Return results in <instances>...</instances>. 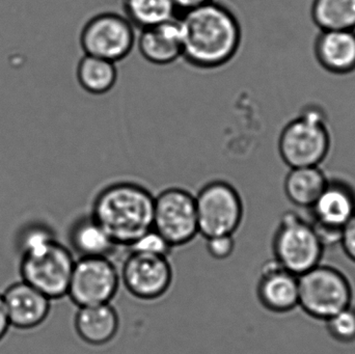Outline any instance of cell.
<instances>
[{
  "mask_svg": "<svg viewBox=\"0 0 355 354\" xmlns=\"http://www.w3.org/2000/svg\"><path fill=\"white\" fill-rule=\"evenodd\" d=\"M179 20L183 39L182 58L192 68H223L239 52L241 24L227 6L212 0L183 12Z\"/></svg>",
  "mask_w": 355,
  "mask_h": 354,
  "instance_id": "1",
  "label": "cell"
},
{
  "mask_svg": "<svg viewBox=\"0 0 355 354\" xmlns=\"http://www.w3.org/2000/svg\"><path fill=\"white\" fill-rule=\"evenodd\" d=\"M155 195L135 181H116L94 197L89 213L119 247H128L153 228Z\"/></svg>",
  "mask_w": 355,
  "mask_h": 354,
  "instance_id": "2",
  "label": "cell"
},
{
  "mask_svg": "<svg viewBox=\"0 0 355 354\" xmlns=\"http://www.w3.org/2000/svg\"><path fill=\"white\" fill-rule=\"evenodd\" d=\"M333 145L327 110L316 103L302 106L297 116L282 129L277 141L279 156L290 168L321 166Z\"/></svg>",
  "mask_w": 355,
  "mask_h": 354,
  "instance_id": "3",
  "label": "cell"
},
{
  "mask_svg": "<svg viewBox=\"0 0 355 354\" xmlns=\"http://www.w3.org/2000/svg\"><path fill=\"white\" fill-rule=\"evenodd\" d=\"M325 247L311 220L293 211L282 215L272 238L273 260L282 267L302 276L321 264Z\"/></svg>",
  "mask_w": 355,
  "mask_h": 354,
  "instance_id": "4",
  "label": "cell"
},
{
  "mask_svg": "<svg viewBox=\"0 0 355 354\" xmlns=\"http://www.w3.org/2000/svg\"><path fill=\"white\" fill-rule=\"evenodd\" d=\"M75 262L72 251L52 238L23 249L20 274L22 281L54 301L68 294Z\"/></svg>",
  "mask_w": 355,
  "mask_h": 354,
  "instance_id": "5",
  "label": "cell"
},
{
  "mask_svg": "<svg viewBox=\"0 0 355 354\" xmlns=\"http://www.w3.org/2000/svg\"><path fill=\"white\" fill-rule=\"evenodd\" d=\"M298 307L313 319L325 320L354 305L349 278L335 266L319 264L298 276Z\"/></svg>",
  "mask_w": 355,
  "mask_h": 354,
  "instance_id": "6",
  "label": "cell"
},
{
  "mask_svg": "<svg viewBox=\"0 0 355 354\" xmlns=\"http://www.w3.org/2000/svg\"><path fill=\"white\" fill-rule=\"evenodd\" d=\"M198 233L205 239L234 236L244 220V203L234 185L225 180L206 183L196 195Z\"/></svg>",
  "mask_w": 355,
  "mask_h": 354,
  "instance_id": "7",
  "label": "cell"
},
{
  "mask_svg": "<svg viewBox=\"0 0 355 354\" xmlns=\"http://www.w3.org/2000/svg\"><path fill=\"white\" fill-rule=\"evenodd\" d=\"M135 29L124 15L100 12L83 25L79 43L87 55L116 64L128 57L137 45Z\"/></svg>",
  "mask_w": 355,
  "mask_h": 354,
  "instance_id": "8",
  "label": "cell"
},
{
  "mask_svg": "<svg viewBox=\"0 0 355 354\" xmlns=\"http://www.w3.org/2000/svg\"><path fill=\"white\" fill-rule=\"evenodd\" d=\"M153 229L173 247L192 242L200 235L196 195L181 187L160 191L154 199Z\"/></svg>",
  "mask_w": 355,
  "mask_h": 354,
  "instance_id": "9",
  "label": "cell"
},
{
  "mask_svg": "<svg viewBox=\"0 0 355 354\" xmlns=\"http://www.w3.org/2000/svg\"><path fill=\"white\" fill-rule=\"evenodd\" d=\"M121 287L120 270L110 258H78L67 297L77 308L112 303Z\"/></svg>",
  "mask_w": 355,
  "mask_h": 354,
  "instance_id": "10",
  "label": "cell"
},
{
  "mask_svg": "<svg viewBox=\"0 0 355 354\" xmlns=\"http://www.w3.org/2000/svg\"><path fill=\"white\" fill-rule=\"evenodd\" d=\"M121 285L127 292L146 303L159 301L174 283V269L168 257L132 253L120 269Z\"/></svg>",
  "mask_w": 355,
  "mask_h": 354,
  "instance_id": "11",
  "label": "cell"
},
{
  "mask_svg": "<svg viewBox=\"0 0 355 354\" xmlns=\"http://www.w3.org/2000/svg\"><path fill=\"white\" fill-rule=\"evenodd\" d=\"M311 222L325 245L339 243L340 235L355 215V188L344 179L329 178L324 191L310 208Z\"/></svg>",
  "mask_w": 355,
  "mask_h": 354,
  "instance_id": "12",
  "label": "cell"
},
{
  "mask_svg": "<svg viewBox=\"0 0 355 354\" xmlns=\"http://www.w3.org/2000/svg\"><path fill=\"white\" fill-rule=\"evenodd\" d=\"M256 293L259 303L266 311L273 314L290 313L298 307V276L270 260L261 268Z\"/></svg>",
  "mask_w": 355,
  "mask_h": 354,
  "instance_id": "13",
  "label": "cell"
},
{
  "mask_svg": "<svg viewBox=\"0 0 355 354\" xmlns=\"http://www.w3.org/2000/svg\"><path fill=\"white\" fill-rule=\"evenodd\" d=\"M2 297L10 326L19 330L37 328L49 315L51 301L24 281L8 287Z\"/></svg>",
  "mask_w": 355,
  "mask_h": 354,
  "instance_id": "14",
  "label": "cell"
},
{
  "mask_svg": "<svg viewBox=\"0 0 355 354\" xmlns=\"http://www.w3.org/2000/svg\"><path fill=\"white\" fill-rule=\"evenodd\" d=\"M137 49L146 62L154 66H170L182 58L183 39L179 17L139 30Z\"/></svg>",
  "mask_w": 355,
  "mask_h": 354,
  "instance_id": "15",
  "label": "cell"
},
{
  "mask_svg": "<svg viewBox=\"0 0 355 354\" xmlns=\"http://www.w3.org/2000/svg\"><path fill=\"white\" fill-rule=\"evenodd\" d=\"M319 66L329 74L347 76L355 72V30H319L314 42Z\"/></svg>",
  "mask_w": 355,
  "mask_h": 354,
  "instance_id": "16",
  "label": "cell"
},
{
  "mask_svg": "<svg viewBox=\"0 0 355 354\" xmlns=\"http://www.w3.org/2000/svg\"><path fill=\"white\" fill-rule=\"evenodd\" d=\"M120 326V316L112 303L78 308L75 315V332L89 346L112 343L118 336Z\"/></svg>",
  "mask_w": 355,
  "mask_h": 354,
  "instance_id": "17",
  "label": "cell"
},
{
  "mask_svg": "<svg viewBox=\"0 0 355 354\" xmlns=\"http://www.w3.org/2000/svg\"><path fill=\"white\" fill-rule=\"evenodd\" d=\"M69 242L78 258H110L120 247L91 213L73 222Z\"/></svg>",
  "mask_w": 355,
  "mask_h": 354,
  "instance_id": "18",
  "label": "cell"
},
{
  "mask_svg": "<svg viewBox=\"0 0 355 354\" xmlns=\"http://www.w3.org/2000/svg\"><path fill=\"white\" fill-rule=\"evenodd\" d=\"M329 177L321 166L290 168L284 180V191L290 203L310 209L329 183Z\"/></svg>",
  "mask_w": 355,
  "mask_h": 354,
  "instance_id": "19",
  "label": "cell"
},
{
  "mask_svg": "<svg viewBox=\"0 0 355 354\" xmlns=\"http://www.w3.org/2000/svg\"><path fill=\"white\" fill-rule=\"evenodd\" d=\"M76 78L81 89L87 93L105 95L114 89L118 81L116 64L85 54L77 64Z\"/></svg>",
  "mask_w": 355,
  "mask_h": 354,
  "instance_id": "20",
  "label": "cell"
},
{
  "mask_svg": "<svg viewBox=\"0 0 355 354\" xmlns=\"http://www.w3.org/2000/svg\"><path fill=\"white\" fill-rule=\"evenodd\" d=\"M311 18L319 30H355V0H313Z\"/></svg>",
  "mask_w": 355,
  "mask_h": 354,
  "instance_id": "21",
  "label": "cell"
},
{
  "mask_svg": "<svg viewBox=\"0 0 355 354\" xmlns=\"http://www.w3.org/2000/svg\"><path fill=\"white\" fill-rule=\"evenodd\" d=\"M124 16L135 28H148L177 18L173 0H123Z\"/></svg>",
  "mask_w": 355,
  "mask_h": 354,
  "instance_id": "22",
  "label": "cell"
},
{
  "mask_svg": "<svg viewBox=\"0 0 355 354\" xmlns=\"http://www.w3.org/2000/svg\"><path fill=\"white\" fill-rule=\"evenodd\" d=\"M329 336L342 344L355 342V307L354 305L338 312L325 320Z\"/></svg>",
  "mask_w": 355,
  "mask_h": 354,
  "instance_id": "23",
  "label": "cell"
},
{
  "mask_svg": "<svg viewBox=\"0 0 355 354\" xmlns=\"http://www.w3.org/2000/svg\"><path fill=\"white\" fill-rule=\"evenodd\" d=\"M127 249L132 253L170 257L174 247L155 229L152 228L133 241Z\"/></svg>",
  "mask_w": 355,
  "mask_h": 354,
  "instance_id": "24",
  "label": "cell"
},
{
  "mask_svg": "<svg viewBox=\"0 0 355 354\" xmlns=\"http://www.w3.org/2000/svg\"><path fill=\"white\" fill-rule=\"evenodd\" d=\"M206 241V249L209 256L218 261L229 259L235 251L236 242L234 236L225 235V236L210 237L207 238Z\"/></svg>",
  "mask_w": 355,
  "mask_h": 354,
  "instance_id": "25",
  "label": "cell"
},
{
  "mask_svg": "<svg viewBox=\"0 0 355 354\" xmlns=\"http://www.w3.org/2000/svg\"><path fill=\"white\" fill-rule=\"evenodd\" d=\"M339 243L346 257L355 264V215L342 230Z\"/></svg>",
  "mask_w": 355,
  "mask_h": 354,
  "instance_id": "26",
  "label": "cell"
},
{
  "mask_svg": "<svg viewBox=\"0 0 355 354\" xmlns=\"http://www.w3.org/2000/svg\"><path fill=\"white\" fill-rule=\"evenodd\" d=\"M173 1L176 6L178 12H181L183 14V12L193 10L198 6H204L212 0H173Z\"/></svg>",
  "mask_w": 355,
  "mask_h": 354,
  "instance_id": "27",
  "label": "cell"
},
{
  "mask_svg": "<svg viewBox=\"0 0 355 354\" xmlns=\"http://www.w3.org/2000/svg\"><path fill=\"white\" fill-rule=\"evenodd\" d=\"M10 328V319H8V312H6V305H4L3 297L0 294V341L4 338Z\"/></svg>",
  "mask_w": 355,
  "mask_h": 354,
  "instance_id": "28",
  "label": "cell"
}]
</instances>
